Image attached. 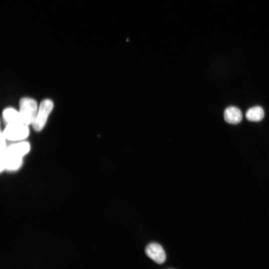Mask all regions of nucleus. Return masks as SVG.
<instances>
[{
  "mask_svg": "<svg viewBox=\"0 0 269 269\" xmlns=\"http://www.w3.org/2000/svg\"><path fill=\"white\" fill-rule=\"evenodd\" d=\"M264 117L263 108L260 106H256L249 109L246 113V117L250 121L258 122L262 120Z\"/></svg>",
  "mask_w": 269,
  "mask_h": 269,
  "instance_id": "nucleus-8",
  "label": "nucleus"
},
{
  "mask_svg": "<svg viewBox=\"0 0 269 269\" xmlns=\"http://www.w3.org/2000/svg\"><path fill=\"white\" fill-rule=\"evenodd\" d=\"M147 257L155 263L161 264L166 260L165 253L160 245L156 243L149 244L145 249Z\"/></svg>",
  "mask_w": 269,
  "mask_h": 269,
  "instance_id": "nucleus-5",
  "label": "nucleus"
},
{
  "mask_svg": "<svg viewBox=\"0 0 269 269\" xmlns=\"http://www.w3.org/2000/svg\"><path fill=\"white\" fill-rule=\"evenodd\" d=\"M30 150L28 142L22 141L7 147L2 171L7 169L14 171L18 169L22 163V158Z\"/></svg>",
  "mask_w": 269,
  "mask_h": 269,
  "instance_id": "nucleus-1",
  "label": "nucleus"
},
{
  "mask_svg": "<svg viewBox=\"0 0 269 269\" xmlns=\"http://www.w3.org/2000/svg\"><path fill=\"white\" fill-rule=\"evenodd\" d=\"M225 121L232 124L239 123L242 119V114L241 110L235 107H229L226 108L224 113Z\"/></svg>",
  "mask_w": 269,
  "mask_h": 269,
  "instance_id": "nucleus-6",
  "label": "nucleus"
},
{
  "mask_svg": "<svg viewBox=\"0 0 269 269\" xmlns=\"http://www.w3.org/2000/svg\"><path fill=\"white\" fill-rule=\"evenodd\" d=\"M29 131L27 126L24 124H7L2 133L6 139L17 141L26 138Z\"/></svg>",
  "mask_w": 269,
  "mask_h": 269,
  "instance_id": "nucleus-4",
  "label": "nucleus"
},
{
  "mask_svg": "<svg viewBox=\"0 0 269 269\" xmlns=\"http://www.w3.org/2000/svg\"><path fill=\"white\" fill-rule=\"evenodd\" d=\"M2 117L7 124H24L19 112L13 108H6L2 112Z\"/></svg>",
  "mask_w": 269,
  "mask_h": 269,
  "instance_id": "nucleus-7",
  "label": "nucleus"
},
{
  "mask_svg": "<svg viewBox=\"0 0 269 269\" xmlns=\"http://www.w3.org/2000/svg\"><path fill=\"white\" fill-rule=\"evenodd\" d=\"M53 108V103L50 99H45L41 102L35 119L32 124L35 131H40L44 127Z\"/></svg>",
  "mask_w": 269,
  "mask_h": 269,
  "instance_id": "nucleus-3",
  "label": "nucleus"
},
{
  "mask_svg": "<svg viewBox=\"0 0 269 269\" xmlns=\"http://www.w3.org/2000/svg\"><path fill=\"white\" fill-rule=\"evenodd\" d=\"M6 138L4 137L2 133L0 134V170L2 171L7 147L5 142Z\"/></svg>",
  "mask_w": 269,
  "mask_h": 269,
  "instance_id": "nucleus-9",
  "label": "nucleus"
},
{
  "mask_svg": "<svg viewBox=\"0 0 269 269\" xmlns=\"http://www.w3.org/2000/svg\"><path fill=\"white\" fill-rule=\"evenodd\" d=\"M37 103L34 99L24 97L19 101V113L23 123L28 126L32 124L38 111Z\"/></svg>",
  "mask_w": 269,
  "mask_h": 269,
  "instance_id": "nucleus-2",
  "label": "nucleus"
}]
</instances>
